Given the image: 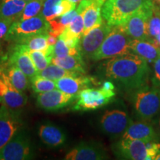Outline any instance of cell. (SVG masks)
I'll return each instance as SVG.
<instances>
[{
	"label": "cell",
	"mask_w": 160,
	"mask_h": 160,
	"mask_svg": "<svg viewBox=\"0 0 160 160\" xmlns=\"http://www.w3.org/2000/svg\"><path fill=\"white\" fill-rule=\"evenodd\" d=\"M156 42H157V44H158V46H159V49H160V31L159 32V33H158L157 37H156Z\"/></svg>",
	"instance_id": "obj_39"
},
{
	"label": "cell",
	"mask_w": 160,
	"mask_h": 160,
	"mask_svg": "<svg viewBox=\"0 0 160 160\" xmlns=\"http://www.w3.org/2000/svg\"><path fill=\"white\" fill-rule=\"evenodd\" d=\"M80 54L79 48H70L66 45L65 41L59 37L57 43L54 45V49H53V57H63L66 56H74Z\"/></svg>",
	"instance_id": "obj_30"
},
{
	"label": "cell",
	"mask_w": 160,
	"mask_h": 160,
	"mask_svg": "<svg viewBox=\"0 0 160 160\" xmlns=\"http://www.w3.org/2000/svg\"><path fill=\"white\" fill-rule=\"evenodd\" d=\"M76 96L68 94L59 89L38 93L37 97V105L45 111H57L69 105Z\"/></svg>",
	"instance_id": "obj_14"
},
{
	"label": "cell",
	"mask_w": 160,
	"mask_h": 160,
	"mask_svg": "<svg viewBox=\"0 0 160 160\" xmlns=\"http://www.w3.org/2000/svg\"><path fill=\"white\" fill-rule=\"evenodd\" d=\"M28 52L30 57H31L32 61L35 65L38 71H42L52 62L53 57H48L42 51L28 50Z\"/></svg>",
	"instance_id": "obj_29"
},
{
	"label": "cell",
	"mask_w": 160,
	"mask_h": 160,
	"mask_svg": "<svg viewBox=\"0 0 160 160\" xmlns=\"http://www.w3.org/2000/svg\"><path fill=\"white\" fill-rule=\"evenodd\" d=\"M112 26L109 25L106 22L99 27L92 29L82 37L79 44V51L83 58L91 59L95 54L104 40L112 30Z\"/></svg>",
	"instance_id": "obj_9"
},
{
	"label": "cell",
	"mask_w": 160,
	"mask_h": 160,
	"mask_svg": "<svg viewBox=\"0 0 160 160\" xmlns=\"http://www.w3.org/2000/svg\"><path fill=\"white\" fill-rule=\"evenodd\" d=\"M26 5L24 0H2L0 4V17L12 22L20 19Z\"/></svg>",
	"instance_id": "obj_21"
},
{
	"label": "cell",
	"mask_w": 160,
	"mask_h": 160,
	"mask_svg": "<svg viewBox=\"0 0 160 160\" xmlns=\"http://www.w3.org/2000/svg\"><path fill=\"white\" fill-rule=\"evenodd\" d=\"M71 2H74L76 4H78V3H80L82 1H83V0H71Z\"/></svg>",
	"instance_id": "obj_40"
},
{
	"label": "cell",
	"mask_w": 160,
	"mask_h": 160,
	"mask_svg": "<svg viewBox=\"0 0 160 160\" xmlns=\"http://www.w3.org/2000/svg\"><path fill=\"white\" fill-rule=\"evenodd\" d=\"M61 0H45L41 14L48 22L57 18V11Z\"/></svg>",
	"instance_id": "obj_31"
},
{
	"label": "cell",
	"mask_w": 160,
	"mask_h": 160,
	"mask_svg": "<svg viewBox=\"0 0 160 160\" xmlns=\"http://www.w3.org/2000/svg\"><path fill=\"white\" fill-rule=\"evenodd\" d=\"M102 88H103L104 90L108 91H113L115 89V87L114 85L111 81H105L103 82Z\"/></svg>",
	"instance_id": "obj_37"
},
{
	"label": "cell",
	"mask_w": 160,
	"mask_h": 160,
	"mask_svg": "<svg viewBox=\"0 0 160 160\" xmlns=\"http://www.w3.org/2000/svg\"><path fill=\"white\" fill-rule=\"evenodd\" d=\"M37 75L48 78L53 81H57L58 79L65 77H77V76L82 74H80L77 72L68 71L63 68L51 63L42 71H38Z\"/></svg>",
	"instance_id": "obj_24"
},
{
	"label": "cell",
	"mask_w": 160,
	"mask_h": 160,
	"mask_svg": "<svg viewBox=\"0 0 160 160\" xmlns=\"http://www.w3.org/2000/svg\"><path fill=\"white\" fill-rule=\"evenodd\" d=\"M146 148L149 160L155 159L160 151V143L158 142H146Z\"/></svg>",
	"instance_id": "obj_34"
},
{
	"label": "cell",
	"mask_w": 160,
	"mask_h": 160,
	"mask_svg": "<svg viewBox=\"0 0 160 160\" xmlns=\"http://www.w3.org/2000/svg\"><path fill=\"white\" fill-rule=\"evenodd\" d=\"M24 1H25V2H28L31 1V0H24Z\"/></svg>",
	"instance_id": "obj_44"
},
{
	"label": "cell",
	"mask_w": 160,
	"mask_h": 160,
	"mask_svg": "<svg viewBox=\"0 0 160 160\" xmlns=\"http://www.w3.org/2000/svg\"><path fill=\"white\" fill-rule=\"evenodd\" d=\"M8 65L17 66L25 73L30 79L38 73V70L32 61L28 49L20 44H15L14 48L9 57Z\"/></svg>",
	"instance_id": "obj_16"
},
{
	"label": "cell",
	"mask_w": 160,
	"mask_h": 160,
	"mask_svg": "<svg viewBox=\"0 0 160 160\" xmlns=\"http://www.w3.org/2000/svg\"><path fill=\"white\" fill-rule=\"evenodd\" d=\"M132 102L138 117L144 121L153 119L160 112V88L146 84L135 90Z\"/></svg>",
	"instance_id": "obj_3"
},
{
	"label": "cell",
	"mask_w": 160,
	"mask_h": 160,
	"mask_svg": "<svg viewBox=\"0 0 160 160\" xmlns=\"http://www.w3.org/2000/svg\"><path fill=\"white\" fill-rule=\"evenodd\" d=\"M12 23L13 22L10 20L0 17V42L3 39H5Z\"/></svg>",
	"instance_id": "obj_35"
},
{
	"label": "cell",
	"mask_w": 160,
	"mask_h": 160,
	"mask_svg": "<svg viewBox=\"0 0 160 160\" xmlns=\"http://www.w3.org/2000/svg\"><path fill=\"white\" fill-rule=\"evenodd\" d=\"M45 0H31L26 2L22 14L19 20H25L41 13Z\"/></svg>",
	"instance_id": "obj_28"
},
{
	"label": "cell",
	"mask_w": 160,
	"mask_h": 160,
	"mask_svg": "<svg viewBox=\"0 0 160 160\" xmlns=\"http://www.w3.org/2000/svg\"><path fill=\"white\" fill-rule=\"evenodd\" d=\"M28 97L12 85L5 72L0 71V103L15 111H21L26 105Z\"/></svg>",
	"instance_id": "obj_10"
},
{
	"label": "cell",
	"mask_w": 160,
	"mask_h": 160,
	"mask_svg": "<svg viewBox=\"0 0 160 160\" xmlns=\"http://www.w3.org/2000/svg\"><path fill=\"white\" fill-rule=\"evenodd\" d=\"M125 111L119 109L106 111L100 118L99 124L101 131L111 137H117L125 133L132 122Z\"/></svg>",
	"instance_id": "obj_8"
},
{
	"label": "cell",
	"mask_w": 160,
	"mask_h": 160,
	"mask_svg": "<svg viewBox=\"0 0 160 160\" xmlns=\"http://www.w3.org/2000/svg\"><path fill=\"white\" fill-rule=\"evenodd\" d=\"M22 121L20 112L0 106V149H2L22 129Z\"/></svg>",
	"instance_id": "obj_11"
},
{
	"label": "cell",
	"mask_w": 160,
	"mask_h": 160,
	"mask_svg": "<svg viewBox=\"0 0 160 160\" xmlns=\"http://www.w3.org/2000/svg\"><path fill=\"white\" fill-rule=\"evenodd\" d=\"M108 154L102 146L95 142H82L65 155V160H102Z\"/></svg>",
	"instance_id": "obj_15"
},
{
	"label": "cell",
	"mask_w": 160,
	"mask_h": 160,
	"mask_svg": "<svg viewBox=\"0 0 160 160\" xmlns=\"http://www.w3.org/2000/svg\"><path fill=\"white\" fill-rule=\"evenodd\" d=\"M68 71L77 72L80 74L86 73V65L81 54L66 56L63 57H53L52 62Z\"/></svg>",
	"instance_id": "obj_22"
},
{
	"label": "cell",
	"mask_w": 160,
	"mask_h": 160,
	"mask_svg": "<svg viewBox=\"0 0 160 160\" xmlns=\"http://www.w3.org/2000/svg\"><path fill=\"white\" fill-rule=\"evenodd\" d=\"M5 73L8 77L10 81L18 91L23 92L27 90L29 85V82L27 76L19 68L13 65H8V68Z\"/></svg>",
	"instance_id": "obj_23"
},
{
	"label": "cell",
	"mask_w": 160,
	"mask_h": 160,
	"mask_svg": "<svg viewBox=\"0 0 160 160\" xmlns=\"http://www.w3.org/2000/svg\"><path fill=\"white\" fill-rule=\"evenodd\" d=\"M113 152L120 159L149 160L146 142L137 139H122L113 145Z\"/></svg>",
	"instance_id": "obj_13"
},
{
	"label": "cell",
	"mask_w": 160,
	"mask_h": 160,
	"mask_svg": "<svg viewBox=\"0 0 160 160\" xmlns=\"http://www.w3.org/2000/svg\"><path fill=\"white\" fill-rule=\"evenodd\" d=\"M76 7H77V4L71 2V0H61L57 8V17H61L68 12L74 10Z\"/></svg>",
	"instance_id": "obj_33"
},
{
	"label": "cell",
	"mask_w": 160,
	"mask_h": 160,
	"mask_svg": "<svg viewBox=\"0 0 160 160\" xmlns=\"http://www.w3.org/2000/svg\"><path fill=\"white\" fill-rule=\"evenodd\" d=\"M160 31V7L154 5L152 14L148 20V32L149 39L156 42V37Z\"/></svg>",
	"instance_id": "obj_27"
},
{
	"label": "cell",
	"mask_w": 160,
	"mask_h": 160,
	"mask_svg": "<svg viewBox=\"0 0 160 160\" xmlns=\"http://www.w3.org/2000/svg\"><path fill=\"white\" fill-rule=\"evenodd\" d=\"M48 33L35 35L19 44L24 45L26 48L30 51L45 52L49 46L48 43Z\"/></svg>",
	"instance_id": "obj_25"
},
{
	"label": "cell",
	"mask_w": 160,
	"mask_h": 160,
	"mask_svg": "<svg viewBox=\"0 0 160 160\" xmlns=\"http://www.w3.org/2000/svg\"><path fill=\"white\" fill-rule=\"evenodd\" d=\"M84 19L82 13H77V15L73 18L66 30L75 37L82 38L84 31Z\"/></svg>",
	"instance_id": "obj_32"
},
{
	"label": "cell",
	"mask_w": 160,
	"mask_h": 160,
	"mask_svg": "<svg viewBox=\"0 0 160 160\" xmlns=\"http://www.w3.org/2000/svg\"><path fill=\"white\" fill-rule=\"evenodd\" d=\"M57 40L58 39L57 37L48 34V45H55Z\"/></svg>",
	"instance_id": "obj_38"
},
{
	"label": "cell",
	"mask_w": 160,
	"mask_h": 160,
	"mask_svg": "<svg viewBox=\"0 0 160 160\" xmlns=\"http://www.w3.org/2000/svg\"><path fill=\"white\" fill-rule=\"evenodd\" d=\"M122 139H137L144 142H159V135L150 123L145 122H132L122 135Z\"/></svg>",
	"instance_id": "obj_17"
},
{
	"label": "cell",
	"mask_w": 160,
	"mask_h": 160,
	"mask_svg": "<svg viewBox=\"0 0 160 160\" xmlns=\"http://www.w3.org/2000/svg\"><path fill=\"white\" fill-rule=\"evenodd\" d=\"M132 39L120 26H113L99 50L92 57L91 60L108 59L129 53L131 52L130 44Z\"/></svg>",
	"instance_id": "obj_4"
},
{
	"label": "cell",
	"mask_w": 160,
	"mask_h": 160,
	"mask_svg": "<svg viewBox=\"0 0 160 160\" xmlns=\"http://www.w3.org/2000/svg\"><path fill=\"white\" fill-rule=\"evenodd\" d=\"M153 1L154 2H157L159 4V5H160V0H153Z\"/></svg>",
	"instance_id": "obj_42"
},
{
	"label": "cell",
	"mask_w": 160,
	"mask_h": 160,
	"mask_svg": "<svg viewBox=\"0 0 160 160\" xmlns=\"http://www.w3.org/2000/svg\"><path fill=\"white\" fill-rule=\"evenodd\" d=\"M115 91H108L103 88H85L76 97L77 104L74 111H94L109 103L115 97Z\"/></svg>",
	"instance_id": "obj_7"
},
{
	"label": "cell",
	"mask_w": 160,
	"mask_h": 160,
	"mask_svg": "<svg viewBox=\"0 0 160 160\" xmlns=\"http://www.w3.org/2000/svg\"><path fill=\"white\" fill-rule=\"evenodd\" d=\"M31 82L32 89L36 93H45L52 90L57 89L56 81L39 75H36L31 79Z\"/></svg>",
	"instance_id": "obj_26"
},
{
	"label": "cell",
	"mask_w": 160,
	"mask_h": 160,
	"mask_svg": "<svg viewBox=\"0 0 160 160\" xmlns=\"http://www.w3.org/2000/svg\"><path fill=\"white\" fill-rule=\"evenodd\" d=\"M154 4L153 0H106L102 7V15L109 25L119 26L140 10Z\"/></svg>",
	"instance_id": "obj_2"
},
{
	"label": "cell",
	"mask_w": 160,
	"mask_h": 160,
	"mask_svg": "<svg viewBox=\"0 0 160 160\" xmlns=\"http://www.w3.org/2000/svg\"><path fill=\"white\" fill-rule=\"evenodd\" d=\"M155 159L156 160H160V151L159 152V153H158V154L157 155V157H156Z\"/></svg>",
	"instance_id": "obj_41"
},
{
	"label": "cell",
	"mask_w": 160,
	"mask_h": 160,
	"mask_svg": "<svg viewBox=\"0 0 160 160\" xmlns=\"http://www.w3.org/2000/svg\"><path fill=\"white\" fill-rule=\"evenodd\" d=\"M38 133L42 142L50 148H59L67 140V136L63 130L51 123L40 125Z\"/></svg>",
	"instance_id": "obj_18"
},
{
	"label": "cell",
	"mask_w": 160,
	"mask_h": 160,
	"mask_svg": "<svg viewBox=\"0 0 160 160\" xmlns=\"http://www.w3.org/2000/svg\"><path fill=\"white\" fill-rule=\"evenodd\" d=\"M35 157L31 139L22 129L0 149V160H28Z\"/></svg>",
	"instance_id": "obj_6"
},
{
	"label": "cell",
	"mask_w": 160,
	"mask_h": 160,
	"mask_svg": "<svg viewBox=\"0 0 160 160\" xmlns=\"http://www.w3.org/2000/svg\"><path fill=\"white\" fill-rule=\"evenodd\" d=\"M158 124H159V129H160V118L159 119V121H158Z\"/></svg>",
	"instance_id": "obj_43"
},
{
	"label": "cell",
	"mask_w": 160,
	"mask_h": 160,
	"mask_svg": "<svg viewBox=\"0 0 160 160\" xmlns=\"http://www.w3.org/2000/svg\"><path fill=\"white\" fill-rule=\"evenodd\" d=\"M153 73L154 75L152 78V83L153 85L160 88V57L153 62Z\"/></svg>",
	"instance_id": "obj_36"
},
{
	"label": "cell",
	"mask_w": 160,
	"mask_h": 160,
	"mask_svg": "<svg viewBox=\"0 0 160 160\" xmlns=\"http://www.w3.org/2000/svg\"><path fill=\"white\" fill-rule=\"evenodd\" d=\"M146 60L129 52L109 59L103 64L104 74L121 84L126 89L135 91L147 84L151 73Z\"/></svg>",
	"instance_id": "obj_1"
},
{
	"label": "cell",
	"mask_w": 160,
	"mask_h": 160,
	"mask_svg": "<svg viewBox=\"0 0 160 160\" xmlns=\"http://www.w3.org/2000/svg\"><path fill=\"white\" fill-rule=\"evenodd\" d=\"M50 24L40 14L25 20L12 23L5 40L15 44L21 43L28 38L42 33H48Z\"/></svg>",
	"instance_id": "obj_5"
},
{
	"label": "cell",
	"mask_w": 160,
	"mask_h": 160,
	"mask_svg": "<svg viewBox=\"0 0 160 160\" xmlns=\"http://www.w3.org/2000/svg\"><path fill=\"white\" fill-rule=\"evenodd\" d=\"M91 78L84 77V74L77 77H65L56 81L57 89L68 94L77 95L91 85Z\"/></svg>",
	"instance_id": "obj_20"
},
{
	"label": "cell",
	"mask_w": 160,
	"mask_h": 160,
	"mask_svg": "<svg viewBox=\"0 0 160 160\" xmlns=\"http://www.w3.org/2000/svg\"><path fill=\"white\" fill-rule=\"evenodd\" d=\"M131 52L142 57L148 63L154 62L160 57V49L157 42L150 39H132Z\"/></svg>",
	"instance_id": "obj_19"
},
{
	"label": "cell",
	"mask_w": 160,
	"mask_h": 160,
	"mask_svg": "<svg viewBox=\"0 0 160 160\" xmlns=\"http://www.w3.org/2000/svg\"><path fill=\"white\" fill-rule=\"evenodd\" d=\"M154 5L140 10L119 26L133 39H149L148 25Z\"/></svg>",
	"instance_id": "obj_12"
}]
</instances>
